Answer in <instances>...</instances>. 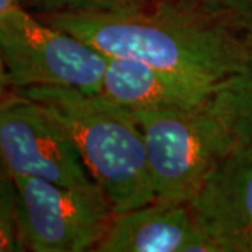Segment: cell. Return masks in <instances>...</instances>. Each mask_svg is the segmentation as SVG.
<instances>
[{
  "instance_id": "3",
  "label": "cell",
  "mask_w": 252,
  "mask_h": 252,
  "mask_svg": "<svg viewBox=\"0 0 252 252\" xmlns=\"http://www.w3.org/2000/svg\"><path fill=\"white\" fill-rule=\"evenodd\" d=\"M207 101L193 108L130 111L143 135L156 200L187 203L237 146Z\"/></svg>"
},
{
  "instance_id": "11",
  "label": "cell",
  "mask_w": 252,
  "mask_h": 252,
  "mask_svg": "<svg viewBox=\"0 0 252 252\" xmlns=\"http://www.w3.org/2000/svg\"><path fill=\"white\" fill-rule=\"evenodd\" d=\"M192 4L252 49V0H195Z\"/></svg>"
},
{
  "instance_id": "16",
  "label": "cell",
  "mask_w": 252,
  "mask_h": 252,
  "mask_svg": "<svg viewBox=\"0 0 252 252\" xmlns=\"http://www.w3.org/2000/svg\"><path fill=\"white\" fill-rule=\"evenodd\" d=\"M195 0H150V3H193Z\"/></svg>"
},
{
  "instance_id": "4",
  "label": "cell",
  "mask_w": 252,
  "mask_h": 252,
  "mask_svg": "<svg viewBox=\"0 0 252 252\" xmlns=\"http://www.w3.org/2000/svg\"><path fill=\"white\" fill-rule=\"evenodd\" d=\"M0 52L14 91L34 86L98 94L107 55L18 6L0 14Z\"/></svg>"
},
{
  "instance_id": "14",
  "label": "cell",
  "mask_w": 252,
  "mask_h": 252,
  "mask_svg": "<svg viewBox=\"0 0 252 252\" xmlns=\"http://www.w3.org/2000/svg\"><path fill=\"white\" fill-rule=\"evenodd\" d=\"M11 89L9 80V74L6 70V66H4V61H3V56L0 52V101L7 95V90Z\"/></svg>"
},
{
  "instance_id": "10",
  "label": "cell",
  "mask_w": 252,
  "mask_h": 252,
  "mask_svg": "<svg viewBox=\"0 0 252 252\" xmlns=\"http://www.w3.org/2000/svg\"><path fill=\"white\" fill-rule=\"evenodd\" d=\"M207 105L224 124L235 143L252 146V49L243 70L221 81Z\"/></svg>"
},
{
  "instance_id": "13",
  "label": "cell",
  "mask_w": 252,
  "mask_h": 252,
  "mask_svg": "<svg viewBox=\"0 0 252 252\" xmlns=\"http://www.w3.org/2000/svg\"><path fill=\"white\" fill-rule=\"evenodd\" d=\"M24 251L20 193L14 177L0 162V252Z\"/></svg>"
},
{
  "instance_id": "1",
  "label": "cell",
  "mask_w": 252,
  "mask_h": 252,
  "mask_svg": "<svg viewBox=\"0 0 252 252\" xmlns=\"http://www.w3.org/2000/svg\"><path fill=\"white\" fill-rule=\"evenodd\" d=\"M107 56L221 83L243 70L250 48L192 3H150L107 14L36 16Z\"/></svg>"
},
{
  "instance_id": "7",
  "label": "cell",
  "mask_w": 252,
  "mask_h": 252,
  "mask_svg": "<svg viewBox=\"0 0 252 252\" xmlns=\"http://www.w3.org/2000/svg\"><path fill=\"white\" fill-rule=\"evenodd\" d=\"M187 203L219 252H252V146L237 144Z\"/></svg>"
},
{
  "instance_id": "8",
  "label": "cell",
  "mask_w": 252,
  "mask_h": 252,
  "mask_svg": "<svg viewBox=\"0 0 252 252\" xmlns=\"http://www.w3.org/2000/svg\"><path fill=\"white\" fill-rule=\"evenodd\" d=\"M219 84L135 59L107 56L98 94L129 111L193 108L205 104Z\"/></svg>"
},
{
  "instance_id": "6",
  "label": "cell",
  "mask_w": 252,
  "mask_h": 252,
  "mask_svg": "<svg viewBox=\"0 0 252 252\" xmlns=\"http://www.w3.org/2000/svg\"><path fill=\"white\" fill-rule=\"evenodd\" d=\"M0 162L13 177L95 185L72 139L44 105L14 91L0 101Z\"/></svg>"
},
{
  "instance_id": "9",
  "label": "cell",
  "mask_w": 252,
  "mask_h": 252,
  "mask_svg": "<svg viewBox=\"0 0 252 252\" xmlns=\"http://www.w3.org/2000/svg\"><path fill=\"white\" fill-rule=\"evenodd\" d=\"M200 233L188 203L154 200L114 215L94 252H187Z\"/></svg>"
},
{
  "instance_id": "2",
  "label": "cell",
  "mask_w": 252,
  "mask_h": 252,
  "mask_svg": "<svg viewBox=\"0 0 252 252\" xmlns=\"http://www.w3.org/2000/svg\"><path fill=\"white\" fill-rule=\"evenodd\" d=\"M18 93L44 105L62 126L115 215L156 200L143 135L129 109L67 87L34 86Z\"/></svg>"
},
{
  "instance_id": "5",
  "label": "cell",
  "mask_w": 252,
  "mask_h": 252,
  "mask_svg": "<svg viewBox=\"0 0 252 252\" xmlns=\"http://www.w3.org/2000/svg\"><path fill=\"white\" fill-rule=\"evenodd\" d=\"M24 251L94 252L114 219L98 185L69 188L36 177H14Z\"/></svg>"
},
{
  "instance_id": "15",
  "label": "cell",
  "mask_w": 252,
  "mask_h": 252,
  "mask_svg": "<svg viewBox=\"0 0 252 252\" xmlns=\"http://www.w3.org/2000/svg\"><path fill=\"white\" fill-rule=\"evenodd\" d=\"M18 6H23V0H0V14Z\"/></svg>"
},
{
  "instance_id": "12",
  "label": "cell",
  "mask_w": 252,
  "mask_h": 252,
  "mask_svg": "<svg viewBox=\"0 0 252 252\" xmlns=\"http://www.w3.org/2000/svg\"><path fill=\"white\" fill-rule=\"evenodd\" d=\"M150 0H23V7L35 16L107 14L143 9Z\"/></svg>"
}]
</instances>
